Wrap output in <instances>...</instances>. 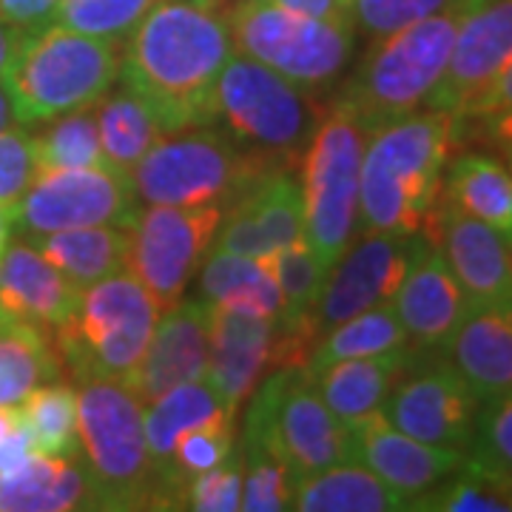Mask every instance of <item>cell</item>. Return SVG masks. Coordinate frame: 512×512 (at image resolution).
Masks as SVG:
<instances>
[{
  "label": "cell",
  "instance_id": "cell-26",
  "mask_svg": "<svg viewBox=\"0 0 512 512\" xmlns=\"http://www.w3.org/2000/svg\"><path fill=\"white\" fill-rule=\"evenodd\" d=\"M97 510L80 456H32L0 476V512Z\"/></svg>",
  "mask_w": 512,
  "mask_h": 512
},
{
  "label": "cell",
  "instance_id": "cell-24",
  "mask_svg": "<svg viewBox=\"0 0 512 512\" xmlns=\"http://www.w3.org/2000/svg\"><path fill=\"white\" fill-rule=\"evenodd\" d=\"M444 356L478 404L512 393V313L510 305H470Z\"/></svg>",
  "mask_w": 512,
  "mask_h": 512
},
{
  "label": "cell",
  "instance_id": "cell-27",
  "mask_svg": "<svg viewBox=\"0 0 512 512\" xmlns=\"http://www.w3.org/2000/svg\"><path fill=\"white\" fill-rule=\"evenodd\" d=\"M441 202L512 234V177L510 163L484 148L450 157L441 180Z\"/></svg>",
  "mask_w": 512,
  "mask_h": 512
},
{
  "label": "cell",
  "instance_id": "cell-21",
  "mask_svg": "<svg viewBox=\"0 0 512 512\" xmlns=\"http://www.w3.org/2000/svg\"><path fill=\"white\" fill-rule=\"evenodd\" d=\"M274 336L276 319L211 305L205 376L228 407L239 410L271 370Z\"/></svg>",
  "mask_w": 512,
  "mask_h": 512
},
{
  "label": "cell",
  "instance_id": "cell-17",
  "mask_svg": "<svg viewBox=\"0 0 512 512\" xmlns=\"http://www.w3.org/2000/svg\"><path fill=\"white\" fill-rule=\"evenodd\" d=\"M214 239V248L256 259L305 239V200L299 174L279 168L256 177L222 211L220 231Z\"/></svg>",
  "mask_w": 512,
  "mask_h": 512
},
{
  "label": "cell",
  "instance_id": "cell-30",
  "mask_svg": "<svg viewBox=\"0 0 512 512\" xmlns=\"http://www.w3.org/2000/svg\"><path fill=\"white\" fill-rule=\"evenodd\" d=\"M200 296L205 305H220L265 319L282 316V293L265 256L256 259L214 248L200 271Z\"/></svg>",
  "mask_w": 512,
  "mask_h": 512
},
{
  "label": "cell",
  "instance_id": "cell-5",
  "mask_svg": "<svg viewBox=\"0 0 512 512\" xmlns=\"http://www.w3.org/2000/svg\"><path fill=\"white\" fill-rule=\"evenodd\" d=\"M77 436L97 510H160L143 402L123 379H92L77 393Z\"/></svg>",
  "mask_w": 512,
  "mask_h": 512
},
{
  "label": "cell",
  "instance_id": "cell-25",
  "mask_svg": "<svg viewBox=\"0 0 512 512\" xmlns=\"http://www.w3.org/2000/svg\"><path fill=\"white\" fill-rule=\"evenodd\" d=\"M416 356H419V348L404 345V348L384 350L376 356L333 362L313 376V384L322 402L330 407V413L350 427L373 413H382L390 390L410 370Z\"/></svg>",
  "mask_w": 512,
  "mask_h": 512
},
{
  "label": "cell",
  "instance_id": "cell-6",
  "mask_svg": "<svg viewBox=\"0 0 512 512\" xmlns=\"http://www.w3.org/2000/svg\"><path fill=\"white\" fill-rule=\"evenodd\" d=\"M319 114L313 94L239 52L222 66L211 94V126L274 168H299Z\"/></svg>",
  "mask_w": 512,
  "mask_h": 512
},
{
  "label": "cell",
  "instance_id": "cell-28",
  "mask_svg": "<svg viewBox=\"0 0 512 512\" xmlns=\"http://www.w3.org/2000/svg\"><path fill=\"white\" fill-rule=\"evenodd\" d=\"M77 288H89L111 274L126 271L128 228L123 225H86L26 239Z\"/></svg>",
  "mask_w": 512,
  "mask_h": 512
},
{
  "label": "cell",
  "instance_id": "cell-35",
  "mask_svg": "<svg viewBox=\"0 0 512 512\" xmlns=\"http://www.w3.org/2000/svg\"><path fill=\"white\" fill-rule=\"evenodd\" d=\"M20 402V413L40 456H80L77 393L69 379L37 384Z\"/></svg>",
  "mask_w": 512,
  "mask_h": 512
},
{
  "label": "cell",
  "instance_id": "cell-15",
  "mask_svg": "<svg viewBox=\"0 0 512 512\" xmlns=\"http://www.w3.org/2000/svg\"><path fill=\"white\" fill-rule=\"evenodd\" d=\"M510 63L512 0H458L453 49L430 106L456 117L473 114Z\"/></svg>",
  "mask_w": 512,
  "mask_h": 512
},
{
  "label": "cell",
  "instance_id": "cell-16",
  "mask_svg": "<svg viewBox=\"0 0 512 512\" xmlns=\"http://www.w3.org/2000/svg\"><path fill=\"white\" fill-rule=\"evenodd\" d=\"M421 242L424 234L396 237V234L365 231V237L348 245L342 256L330 265L313 308L319 339L333 325L345 322L350 316L390 302Z\"/></svg>",
  "mask_w": 512,
  "mask_h": 512
},
{
  "label": "cell",
  "instance_id": "cell-22",
  "mask_svg": "<svg viewBox=\"0 0 512 512\" xmlns=\"http://www.w3.org/2000/svg\"><path fill=\"white\" fill-rule=\"evenodd\" d=\"M350 433L356 444V461H362L390 490L402 495L407 510L419 495L433 490L441 478L450 476L464 461L461 453L404 436L382 413L350 424Z\"/></svg>",
  "mask_w": 512,
  "mask_h": 512
},
{
  "label": "cell",
  "instance_id": "cell-37",
  "mask_svg": "<svg viewBox=\"0 0 512 512\" xmlns=\"http://www.w3.org/2000/svg\"><path fill=\"white\" fill-rule=\"evenodd\" d=\"M265 259H268V268L276 279V288L282 293V316L276 322L311 319L328 268L308 245V239H299L288 248H279L276 254L265 256Z\"/></svg>",
  "mask_w": 512,
  "mask_h": 512
},
{
  "label": "cell",
  "instance_id": "cell-32",
  "mask_svg": "<svg viewBox=\"0 0 512 512\" xmlns=\"http://www.w3.org/2000/svg\"><path fill=\"white\" fill-rule=\"evenodd\" d=\"M94 111H97L103 163L126 177L146 157L148 148L165 134L154 109L134 89H128L126 83H120L114 92L109 89L103 94L94 103Z\"/></svg>",
  "mask_w": 512,
  "mask_h": 512
},
{
  "label": "cell",
  "instance_id": "cell-52",
  "mask_svg": "<svg viewBox=\"0 0 512 512\" xmlns=\"http://www.w3.org/2000/svg\"><path fill=\"white\" fill-rule=\"evenodd\" d=\"M197 6H205V9H214V12H225L234 0H191Z\"/></svg>",
  "mask_w": 512,
  "mask_h": 512
},
{
  "label": "cell",
  "instance_id": "cell-29",
  "mask_svg": "<svg viewBox=\"0 0 512 512\" xmlns=\"http://www.w3.org/2000/svg\"><path fill=\"white\" fill-rule=\"evenodd\" d=\"M291 510L299 512H399L402 495L390 490L362 461L336 464L293 484Z\"/></svg>",
  "mask_w": 512,
  "mask_h": 512
},
{
  "label": "cell",
  "instance_id": "cell-1",
  "mask_svg": "<svg viewBox=\"0 0 512 512\" xmlns=\"http://www.w3.org/2000/svg\"><path fill=\"white\" fill-rule=\"evenodd\" d=\"M234 55L222 12L157 0L123 43L120 83L154 109L163 131L211 126V94Z\"/></svg>",
  "mask_w": 512,
  "mask_h": 512
},
{
  "label": "cell",
  "instance_id": "cell-13",
  "mask_svg": "<svg viewBox=\"0 0 512 512\" xmlns=\"http://www.w3.org/2000/svg\"><path fill=\"white\" fill-rule=\"evenodd\" d=\"M478 399L450 365L444 350H419L416 362L390 390L382 416L410 439L467 453L478 416Z\"/></svg>",
  "mask_w": 512,
  "mask_h": 512
},
{
  "label": "cell",
  "instance_id": "cell-49",
  "mask_svg": "<svg viewBox=\"0 0 512 512\" xmlns=\"http://www.w3.org/2000/svg\"><path fill=\"white\" fill-rule=\"evenodd\" d=\"M20 427H23V413H20L18 402L0 404V441L9 439Z\"/></svg>",
  "mask_w": 512,
  "mask_h": 512
},
{
  "label": "cell",
  "instance_id": "cell-14",
  "mask_svg": "<svg viewBox=\"0 0 512 512\" xmlns=\"http://www.w3.org/2000/svg\"><path fill=\"white\" fill-rule=\"evenodd\" d=\"M137 217L131 180L106 165L37 171L18 205L15 228L26 237L86 225H123Z\"/></svg>",
  "mask_w": 512,
  "mask_h": 512
},
{
  "label": "cell",
  "instance_id": "cell-2",
  "mask_svg": "<svg viewBox=\"0 0 512 512\" xmlns=\"http://www.w3.org/2000/svg\"><path fill=\"white\" fill-rule=\"evenodd\" d=\"M456 146V114L433 106L373 131L359 168V220L365 231L427 234Z\"/></svg>",
  "mask_w": 512,
  "mask_h": 512
},
{
  "label": "cell",
  "instance_id": "cell-48",
  "mask_svg": "<svg viewBox=\"0 0 512 512\" xmlns=\"http://www.w3.org/2000/svg\"><path fill=\"white\" fill-rule=\"evenodd\" d=\"M23 35H26L23 29L6 23V20H0V74H3L6 63L15 55V49H18V43L23 40Z\"/></svg>",
  "mask_w": 512,
  "mask_h": 512
},
{
  "label": "cell",
  "instance_id": "cell-10",
  "mask_svg": "<svg viewBox=\"0 0 512 512\" xmlns=\"http://www.w3.org/2000/svg\"><path fill=\"white\" fill-rule=\"evenodd\" d=\"M234 52L259 60L319 97L348 72L356 52V26L296 15L274 0H234L225 12Z\"/></svg>",
  "mask_w": 512,
  "mask_h": 512
},
{
  "label": "cell",
  "instance_id": "cell-36",
  "mask_svg": "<svg viewBox=\"0 0 512 512\" xmlns=\"http://www.w3.org/2000/svg\"><path fill=\"white\" fill-rule=\"evenodd\" d=\"M43 126V123H40ZM37 171L55 168H92L103 163L100 131H97V111L94 106L74 109L49 120L35 134Z\"/></svg>",
  "mask_w": 512,
  "mask_h": 512
},
{
  "label": "cell",
  "instance_id": "cell-4",
  "mask_svg": "<svg viewBox=\"0 0 512 512\" xmlns=\"http://www.w3.org/2000/svg\"><path fill=\"white\" fill-rule=\"evenodd\" d=\"M458 26V0L387 37L370 40L367 52L336 94L367 137L393 120L427 109L447 69Z\"/></svg>",
  "mask_w": 512,
  "mask_h": 512
},
{
  "label": "cell",
  "instance_id": "cell-46",
  "mask_svg": "<svg viewBox=\"0 0 512 512\" xmlns=\"http://www.w3.org/2000/svg\"><path fill=\"white\" fill-rule=\"evenodd\" d=\"M274 3L282 9H291L296 15H305V18L353 23V0H274Z\"/></svg>",
  "mask_w": 512,
  "mask_h": 512
},
{
  "label": "cell",
  "instance_id": "cell-9",
  "mask_svg": "<svg viewBox=\"0 0 512 512\" xmlns=\"http://www.w3.org/2000/svg\"><path fill=\"white\" fill-rule=\"evenodd\" d=\"M279 171L222 134L217 126L168 131L128 174L140 205H222L228 208L256 177ZM293 171V168H291Z\"/></svg>",
  "mask_w": 512,
  "mask_h": 512
},
{
  "label": "cell",
  "instance_id": "cell-23",
  "mask_svg": "<svg viewBox=\"0 0 512 512\" xmlns=\"http://www.w3.org/2000/svg\"><path fill=\"white\" fill-rule=\"evenodd\" d=\"M80 293L83 288H77L26 239L15 245L9 242L0 256V313L9 319L55 330L74 316Z\"/></svg>",
  "mask_w": 512,
  "mask_h": 512
},
{
  "label": "cell",
  "instance_id": "cell-18",
  "mask_svg": "<svg viewBox=\"0 0 512 512\" xmlns=\"http://www.w3.org/2000/svg\"><path fill=\"white\" fill-rule=\"evenodd\" d=\"M424 237L439 248L470 305H512V256L507 234L439 200Z\"/></svg>",
  "mask_w": 512,
  "mask_h": 512
},
{
  "label": "cell",
  "instance_id": "cell-45",
  "mask_svg": "<svg viewBox=\"0 0 512 512\" xmlns=\"http://www.w3.org/2000/svg\"><path fill=\"white\" fill-rule=\"evenodd\" d=\"M60 0H0V20L18 26L23 32H35L52 23Z\"/></svg>",
  "mask_w": 512,
  "mask_h": 512
},
{
  "label": "cell",
  "instance_id": "cell-41",
  "mask_svg": "<svg viewBox=\"0 0 512 512\" xmlns=\"http://www.w3.org/2000/svg\"><path fill=\"white\" fill-rule=\"evenodd\" d=\"M242 450V498L239 510L245 512H282L291 510L293 481L282 461L251 444H239Z\"/></svg>",
  "mask_w": 512,
  "mask_h": 512
},
{
  "label": "cell",
  "instance_id": "cell-44",
  "mask_svg": "<svg viewBox=\"0 0 512 512\" xmlns=\"http://www.w3.org/2000/svg\"><path fill=\"white\" fill-rule=\"evenodd\" d=\"M447 3L450 0H353V23L376 40L436 15Z\"/></svg>",
  "mask_w": 512,
  "mask_h": 512
},
{
  "label": "cell",
  "instance_id": "cell-50",
  "mask_svg": "<svg viewBox=\"0 0 512 512\" xmlns=\"http://www.w3.org/2000/svg\"><path fill=\"white\" fill-rule=\"evenodd\" d=\"M15 211H9V208H3L0 205V256L3 251L9 248V242H12V231H15Z\"/></svg>",
  "mask_w": 512,
  "mask_h": 512
},
{
  "label": "cell",
  "instance_id": "cell-8",
  "mask_svg": "<svg viewBox=\"0 0 512 512\" xmlns=\"http://www.w3.org/2000/svg\"><path fill=\"white\" fill-rule=\"evenodd\" d=\"M242 444L274 453L293 484L336 464L356 461L350 427L330 413L305 367L274 370L256 384Z\"/></svg>",
  "mask_w": 512,
  "mask_h": 512
},
{
  "label": "cell",
  "instance_id": "cell-33",
  "mask_svg": "<svg viewBox=\"0 0 512 512\" xmlns=\"http://www.w3.org/2000/svg\"><path fill=\"white\" fill-rule=\"evenodd\" d=\"M66 379L46 330L0 313V404L20 402L37 384Z\"/></svg>",
  "mask_w": 512,
  "mask_h": 512
},
{
  "label": "cell",
  "instance_id": "cell-40",
  "mask_svg": "<svg viewBox=\"0 0 512 512\" xmlns=\"http://www.w3.org/2000/svg\"><path fill=\"white\" fill-rule=\"evenodd\" d=\"M154 3L157 0H60L52 23L80 35L126 43V37L146 18Z\"/></svg>",
  "mask_w": 512,
  "mask_h": 512
},
{
  "label": "cell",
  "instance_id": "cell-20",
  "mask_svg": "<svg viewBox=\"0 0 512 512\" xmlns=\"http://www.w3.org/2000/svg\"><path fill=\"white\" fill-rule=\"evenodd\" d=\"M393 311L410 345L419 350L447 348L458 322L470 311L467 293L461 291L450 265L427 237L393 293Z\"/></svg>",
  "mask_w": 512,
  "mask_h": 512
},
{
  "label": "cell",
  "instance_id": "cell-11",
  "mask_svg": "<svg viewBox=\"0 0 512 512\" xmlns=\"http://www.w3.org/2000/svg\"><path fill=\"white\" fill-rule=\"evenodd\" d=\"M365 143L367 131L362 123L339 97H333L328 106H322L319 123L299 160L305 239L328 271L356 234Z\"/></svg>",
  "mask_w": 512,
  "mask_h": 512
},
{
  "label": "cell",
  "instance_id": "cell-47",
  "mask_svg": "<svg viewBox=\"0 0 512 512\" xmlns=\"http://www.w3.org/2000/svg\"><path fill=\"white\" fill-rule=\"evenodd\" d=\"M32 456H37L35 439H32V433H29V427L23 421L20 430H15L6 441H0V476L9 473V470H18L20 464H26Z\"/></svg>",
  "mask_w": 512,
  "mask_h": 512
},
{
  "label": "cell",
  "instance_id": "cell-42",
  "mask_svg": "<svg viewBox=\"0 0 512 512\" xmlns=\"http://www.w3.org/2000/svg\"><path fill=\"white\" fill-rule=\"evenodd\" d=\"M35 174V134L20 123L0 128V205L18 214L20 200L29 191Z\"/></svg>",
  "mask_w": 512,
  "mask_h": 512
},
{
  "label": "cell",
  "instance_id": "cell-7",
  "mask_svg": "<svg viewBox=\"0 0 512 512\" xmlns=\"http://www.w3.org/2000/svg\"><path fill=\"white\" fill-rule=\"evenodd\" d=\"M160 305L134 274H111L80 293L74 316L52 333L63 376L83 384L134 373L157 325Z\"/></svg>",
  "mask_w": 512,
  "mask_h": 512
},
{
  "label": "cell",
  "instance_id": "cell-3",
  "mask_svg": "<svg viewBox=\"0 0 512 512\" xmlns=\"http://www.w3.org/2000/svg\"><path fill=\"white\" fill-rule=\"evenodd\" d=\"M123 43L80 35L60 23L26 32L3 69V89L20 126L94 106L120 77Z\"/></svg>",
  "mask_w": 512,
  "mask_h": 512
},
{
  "label": "cell",
  "instance_id": "cell-12",
  "mask_svg": "<svg viewBox=\"0 0 512 512\" xmlns=\"http://www.w3.org/2000/svg\"><path fill=\"white\" fill-rule=\"evenodd\" d=\"M222 205H143L128 225L126 271L160 311L183 299L220 231Z\"/></svg>",
  "mask_w": 512,
  "mask_h": 512
},
{
  "label": "cell",
  "instance_id": "cell-19",
  "mask_svg": "<svg viewBox=\"0 0 512 512\" xmlns=\"http://www.w3.org/2000/svg\"><path fill=\"white\" fill-rule=\"evenodd\" d=\"M208 319L211 305L202 299H180L165 308L151 330L148 348L128 376V387L143 404H151L177 384L202 382L208 367Z\"/></svg>",
  "mask_w": 512,
  "mask_h": 512
},
{
  "label": "cell",
  "instance_id": "cell-43",
  "mask_svg": "<svg viewBox=\"0 0 512 512\" xmlns=\"http://www.w3.org/2000/svg\"><path fill=\"white\" fill-rule=\"evenodd\" d=\"M242 498V450H231L222 464L188 478L180 498V510L234 512Z\"/></svg>",
  "mask_w": 512,
  "mask_h": 512
},
{
  "label": "cell",
  "instance_id": "cell-31",
  "mask_svg": "<svg viewBox=\"0 0 512 512\" xmlns=\"http://www.w3.org/2000/svg\"><path fill=\"white\" fill-rule=\"evenodd\" d=\"M234 416H237V410L222 402L211 384L202 382L177 384L151 402V410L143 413V427H146L148 456L160 476V510H163V473L168 470L174 441L194 427L220 419H234Z\"/></svg>",
  "mask_w": 512,
  "mask_h": 512
},
{
  "label": "cell",
  "instance_id": "cell-38",
  "mask_svg": "<svg viewBox=\"0 0 512 512\" xmlns=\"http://www.w3.org/2000/svg\"><path fill=\"white\" fill-rule=\"evenodd\" d=\"M507 484L470 470L464 461L447 478H441L433 490L419 495L410 510L421 512H510L512 498Z\"/></svg>",
  "mask_w": 512,
  "mask_h": 512
},
{
  "label": "cell",
  "instance_id": "cell-34",
  "mask_svg": "<svg viewBox=\"0 0 512 512\" xmlns=\"http://www.w3.org/2000/svg\"><path fill=\"white\" fill-rule=\"evenodd\" d=\"M410 345L407 333H404L399 316L393 311V305H376L367 311L350 316L345 322L333 325V328L313 345L308 356V376H316L319 370H325L333 362H345V359H362V356H376L384 350H396Z\"/></svg>",
  "mask_w": 512,
  "mask_h": 512
},
{
  "label": "cell",
  "instance_id": "cell-51",
  "mask_svg": "<svg viewBox=\"0 0 512 512\" xmlns=\"http://www.w3.org/2000/svg\"><path fill=\"white\" fill-rule=\"evenodd\" d=\"M12 123V106H9V97H6V89L0 83V128H6Z\"/></svg>",
  "mask_w": 512,
  "mask_h": 512
},
{
  "label": "cell",
  "instance_id": "cell-39",
  "mask_svg": "<svg viewBox=\"0 0 512 512\" xmlns=\"http://www.w3.org/2000/svg\"><path fill=\"white\" fill-rule=\"evenodd\" d=\"M464 464L481 476L512 487V402L510 396L478 407Z\"/></svg>",
  "mask_w": 512,
  "mask_h": 512
}]
</instances>
